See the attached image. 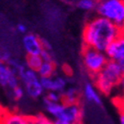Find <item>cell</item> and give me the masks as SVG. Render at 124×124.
Instances as JSON below:
<instances>
[{"mask_svg": "<svg viewBox=\"0 0 124 124\" xmlns=\"http://www.w3.org/2000/svg\"><path fill=\"white\" fill-rule=\"evenodd\" d=\"M120 36H123V29L101 16H95L85 24L82 39L84 46L104 51L106 46Z\"/></svg>", "mask_w": 124, "mask_h": 124, "instance_id": "obj_1", "label": "cell"}, {"mask_svg": "<svg viewBox=\"0 0 124 124\" xmlns=\"http://www.w3.org/2000/svg\"><path fill=\"white\" fill-rule=\"evenodd\" d=\"M124 64L108 60L104 67L94 77V85L101 95L110 96L122 84Z\"/></svg>", "mask_w": 124, "mask_h": 124, "instance_id": "obj_2", "label": "cell"}, {"mask_svg": "<svg viewBox=\"0 0 124 124\" xmlns=\"http://www.w3.org/2000/svg\"><path fill=\"white\" fill-rule=\"evenodd\" d=\"M96 11L101 16L123 29L124 1L123 0H100L97 1Z\"/></svg>", "mask_w": 124, "mask_h": 124, "instance_id": "obj_3", "label": "cell"}, {"mask_svg": "<svg viewBox=\"0 0 124 124\" xmlns=\"http://www.w3.org/2000/svg\"><path fill=\"white\" fill-rule=\"evenodd\" d=\"M19 80L20 85L24 89L26 97H28L29 99L39 100L43 96L44 91L37 71L26 67L19 74Z\"/></svg>", "mask_w": 124, "mask_h": 124, "instance_id": "obj_4", "label": "cell"}, {"mask_svg": "<svg viewBox=\"0 0 124 124\" xmlns=\"http://www.w3.org/2000/svg\"><path fill=\"white\" fill-rule=\"evenodd\" d=\"M107 61L108 60L103 51H100L95 48L83 46L82 64L86 72L93 78L104 67Z\"/></svg>", "mask_w": 124, "mask_h": 124, "instance_id": "obj_5", "label": "cell"}, {"mask_svg": "<svg viewBox=\"0 0 124 124\" xmlns=\"http://www.w3.org/2000/svg\"><path fill=\"white\" fill-rule=\"evenodd\" d=\"M20 85L18 75L6 62L0 61V87L8 94L10 91Z\"/></svg>", "mask_w": 124, "mask_h": 124, "instance_id": "obj_6", "label": "cell"}, {"mask_svg": "<svg viewBox=\"0 0 124 124\" xmlns=\"http://www.w3.org/2000/svg\"><path fill=\"white\" fill-rule=\"evenodd\" d=\"M103 52L107 60L124 64V36H120L112 40Z\"/></svg>", "mask_w": 124, "mask_h": 124, "instance_id": "obj_7", "label": "cell"}, {"mask_svg": "<svg viewBox=\"0 0 124 124\" xmlns=\"http://www.w3.org/2000/svg\"><path fill=\"white\" fill-rule=\"evenodd\" d=\"M41 86L44 92H57L62 93L68 86V79L60 75H53L50 77L40 78Z\"/></svg>", "mask_w": 124, "mask_h": 124, "instance_id": "obj_8", "label": "cell"}, {"mask_svg": "<svg viewBox=\"0 0 124 124\" xmlns=\"http://www.w3.org/2000/svg\"><path fill=\"white\" fill-rule=\"evenodd\" d=\"M64 103V102H63ZM83 118V109L80 103H64L59 120H64L72 124H79Z\"/></svg>", "mask_w": 124, "mask_h": 124, "instance_id": "obj_9", "label": "cell"}, {"mask_svg": "<svg viewBox=\"0 0 124 124\" xmlns=\"http://www.w3.org/2000/svg\"><path fill=\"white\" fill-rule=\"evenodd\" d=\"M22 45L27 55H40L42 51L41 39L35 34L27 33L22 38Z\"/></svg>", "mask_w": 124, "mask_h": 124, "instance_id": "obj_10", "label": "cell"}, {"mask_svg": "<svg viewBox=\"0 0 124 124\" xmlns=\"http://www.w3.org/2000/svg\"><path fill=\"white\" fill-rule=\"evenodd\" d=\"M81 97L84 99V101L92 105H101V95L100 92L92 82H85L81 91Z\"/></svg>", "mask_w": 124, "mask_h": 124, "instance_id": "obj_11", "label": "cell"}, {"mask_svg": "<svg viewBox=\"0 0 124 124\" xmlns=\"http://www.w3.org/2000/svg\"><path fill=\"white\" fill-rule=\"evenodd\" d=\"M0 124H33V121L32 116L25 115L17 111L7 110Z\"/></svg>", "mask_w": 124, "mask_h": 124, "instance_id": "obj_12", "label": "cell"}, {"mask_svg": "<svg viewBox=\"0 0 124 124\" xmlns=\"http://www.w3.org/2000/svg\"><path fill=\"white\" fill-rule=\"evenodd\" d=\"M61 97L64 103H78L81 99V91L77 86L70 85L61 93Z\"/></svg>", "mask_w": 124, "mask_h": 124, "instance_id": "obj_13", "label": "cell"}, {"mask_svg": "<svg viewBox=\"0 0 124 124\" xmlns=\"http://www.w3.org/2000/svg\"><path fill=\"white\" fill-rule=\"evenodd\" d=\"M42 104H43V108L45 112L49 115V117L53 118V120L55 119H59L63 110V106L64 103L63 102H51L46 101L45 99L42 100Z\"/></svg>", "mask_w": 124, "mask_h": 124, "instance_id": "obj_14", "label": "cell"}, {"mask_svg": "<svg viewBox=\"0 0 124 124\" xmlns=\"http://www.w3.org/2000/svg\"><path fill=\"white\" fill-rule=\"evenodd\" d=\"M55 72H56V65L54 63V60H51V61L42 60L41 64L37 70V73L39 76V78L53 76L55 75Z\"/></svg>", "mask_w": 124, "mask_h": 124, "instance_id": "obj_15", "label": "cell"}, {"mask_svg": "<svg viewBox=\"0 0 124 124\" xmlns=\"http://www.w3.org/2000/svg\"><path fill=\"white\" fill-rule=\"evenodd\" d=\"M41 62H42V59H41L40 55H27L26 61L24 63L27 68L37 71L38 68L39 67V65L41 64Z\"/></svg>", "mask_w": 124, "mask_h": 124, "instance_id": "obj_16", "label": "cell"}, {"mask_svg": "<svg viewBox=\"0 0 124 124\" xmlns=\"http://www.w3.org/2000/svg\"><path fill=\"white\" fill-rule=\"evenodd\" d=\"M9 97H10V99H11L13 101H15V102L22 101L23 99L26 97L25 92H24V89L22 88V86L19 85V86H17L16 88H14L12 91H10Z\"/></svg>", "mask_w": 124, "mask_h": 124, "instance_id": "obj_17", "label": "cell"}, {"mask_svg": "<svg viewBox=\"0 0 124 124\" xmlns=\"http://www.w3.org/2000/svg\"><path fill=\"white\" fill-rule=\"evenodd\" d=\"M76 6L83 11H93L96 10L97 1L96 0H79Z\"/></svg>", "mask_w": 124, "mask_h": 124, "instance_id": "obj_18", "label": "cell"}, {"mask_svg": "<svg viewBox=\"0 0 124 124\" xmlns=\"http://www.w3.org/2000/svg\"><path fill=\"white\" fill-rule=\"evenodd\" d=\"M33 124H53V119L45 114H38L36 116H32Z\"/></svg>", "mask_w": 124, "mask_h": 124, "instance_id": "obj_19", "label": "cell"}, {"mask_svg": "<svg viewBox=\"0 0 124 124\" xmlns=\"http://www.w3.org/2000/svg\"><path fill=\"white\" fill-rule=\"evenodd\" d=\"M46 94L43 97L46 101H51V102H61L62 101V97H61V93L57 92H45Z\"/></svg>", "mask_w": 124, "mask_h": 124, "instance_id": "obj_20", "label": "cell"}, {"mask_svg": "<svg viewBox=\"0 0 124 124\" xmlns=\"http://www.w3.org/2000/svg\"><path fill=\"white\" fill-rule=\"evenodd\" d=\"M16 30H17V32L19 33V34H21V35H26L27 34V32H28V28H27V26L25 25V24H22V23H20V24H18L17 26H16Z\"/></svg>", "mask_w": 124, "mask_h": 124, "instance_id": "obj_21", "label": "cell"}, {"mask_svg": "<svg viewBox=\"0 0 124 124\" xmlns=\"http://www.w3.org/2000/svg\"><path fill=\"white\" fill-rule=\"evenodd\" d=\"M6 112H7V109H5V108L3 107V105L0 103V122H1V120L4 117V115H5Z\"/></svg>", "mask_w": 124, "mask_h": 124, "instance_id": "obj_22", "label": "cell"}, {"mask_svg": "<svg viewBox=\"0 0 124 124\" xmlns=\"http://www.w3.org/2000/svg\"><path fill=\"white\" fill-rule=\"evenodd\" d=\"M53 124H72L70 122H67V121H64V120H59V119H55L53 121Z\"/></svg>", "mask_w": 124, "mask_h": 124, "instance_id": "obj_23", "label": "cell"}, {"mask_svg": "<svg viewBox=\"0 0 124 124\" xmlns=\"http://www.w3.org/2000/svg\"><path fill=\"white\" fill-rule=\"evenodd\" d=\"M119 124H124V115H123V113H120V115H119Z\"/></svg>", "mask_w": 124, "mask_h": 124, "instance_id": "obj_24", "label": "cell"}]
</instances>
